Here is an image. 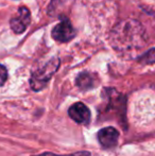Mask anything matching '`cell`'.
<instances>
[{
	"label": "cell",
	"mask_w": 155,
	"mask_h": 156,
	"mask_svg": "<svg viewBox=\"0 0 155 156\" xmlns=\"http://www.w3.org/2000/svg\"><path fill=\"white\" fill-rule=\"evenodd\" d=\"M110 43L117 51L128 52L141 49L147 44V34L139 21L126 19L113 28Z\"/></svg>",
	"instance_id": "6da1fadb"
},
{
	"label": "cell",
	"mask_w": 155,
	"mask_h": 156,
	"mask_svg": "<svg viewBox=\"0 0 155 156\" xmlns=\"http://www.w3.org/2000/svg\"><path fill=\"white\" fill-rule=\"evenodd\" d=\"M58 66H60V60L58 58H53L41 68L32 72L31 79H30L31 88L35 91L43 89L58 69Z\"/></svg>",
	"instance_id": "7a4b0ae2"
},
{
	"label": "cell",
	"mask_w": 155,
	"mask_h": 156,
	"mask_svg": "<svg viewBox=\"0 0 155 156\" xmlns=\"http://www.w3.org/2000/svg\"><path fill=\"white\" fill-rule=\"evenodd\" d=\"M51 35L55 41L66 43V41H71L77 35V32L71 25L70 20L66 17H63L62 20L53 28Z\"/></svg>",
	"instance_id": "3957f363"
},
{
	"label": "cell",
	"mask_w": 155,
	"mask_h": 156,
	"mask_svg": "<svg viewBox=\"0 0 155 156\" xmlns=\"http://www.w3.org/2000/svg\"><path fill=\"white\" fill-rule=\"evenodd\" d=\"M31 21V13L27 6H20L16 16L13 17L10 21L11 29L16 34H21L25 32Z\"/></svg>",
	"instance_id": "277c9868"
},
{
	"label": "cell",
	"mask_w": 155,
	"mask_h": 156,
	"mask_svg": "<svg viewBox=\"0 0 155 156\" xmlns=\"http://www.w3.org/2000/svg\"><path fill=\"white\" fill-rule=\"evenodd\" d=\"M68 115L73 121L80 124H86L90 121V111L82 102H77L69 107Z\"/></svg>",
	"instance_id": "5b68a950"
},
{
	"label": "cell",
	"mask_w": 155,
	"mask_h": 156,
	"mask_svg": "<svg viewBox=\"0 0 155 156\" xmlns=\"http://www.w3.org/2000/svg\"><path fill=\"white\" fill-rule=\"evenodd\" d=\"M119 138V132L115 127L107 126L100 129L98 133V140L103 148H113L117 144Z\"/></svg>",
	"instance_id": "8992f818"
},
{
	"label": "cell",
	"mask_w": 155,
	"mask_h": 156,
	"mask_svg": "<svg viewBox=\"0 0 155 156\" xmlns=\"http://www.w3.org/2000/svg\"><path fill=\"white\" fill-rule=\"evenodd\" d=\"M98 84V79L93 73L90 72H81L77 78V85L82 90H89L96 87Z\"/></svg>",
	"instance_id": "52a82bcc"
},
{
	"label": "cell",
	"mask_w": 155,
	"mask_h": 156,
	"mask_svg": "<svg viewBox=\"0 0 155 156\" xmlns=\"http://www.w3.org/2000/svg\"><path fill=\"white\" fill-rule=\"evenodd\" d=\"M139 63L141 64H154L155 63V48L150 49L149 51H147L145 54L140 56L138 58Z\"/></svg>",
	"instance_id": "ba28073f"
},
{
	"label": "cell",
	"mask_w": 155,
	"mask_h": 156,
	"mask_svg": "<svg viewBox=\"0 0 155 156\" xmlns=\"http://www.w3.org/2000/svg\"><path fill=\"white\" fill-rule=\"evenodd\" d=\"M35 156H91L90 153L89 152H77V153H73V154H69V155H56L53 154V153H43V154H39V155H35Z\"/></svg>",
	"instance_id": "9c48e42d"
},
{
	"label": "cell",
	"mask_w": 155,
	"mask_h": 156,
	"mask_svg": "<svg viewBox=\"0 0 155 156\" xmlns=\"http://www.w3.org/2000/svg\"><path fill=\"white\" fill-rule=\"evenodd\" d=\"M6 79H8V70L3 65H0V86L5 83Z\"/></svg>",
	"instance_id": "30bf717a"
}]
</instances>
